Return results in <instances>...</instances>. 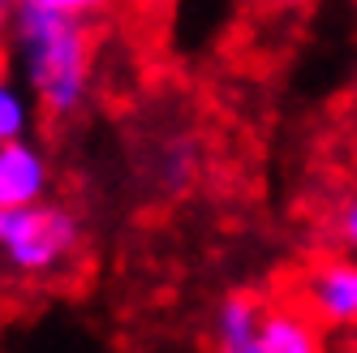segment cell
Instances as JSON below:
<instances>
[{"mask_svg": "<svg viewBox=\"0 0 357 353\" xmlns=\"http://www.w3.org/2000/svg\"><path fill=\"white\" fill-rule=\"evenodd\" d=\"M99 17L91 0H17L9 52L39 117L73 121L95 95Z\"/></svg>", "mask_w": 357, "mask_h": 353, "instance_id": "cell-1", "label": "cell"}, {"mask_svg": "<svg viewBox=\"0 0 357 353\" xmlns=\"http://www.w3.org/2000/svg\"><path fill=\"white\" fill-rule=\"evenodd\" d=\"M86 220L69 203H39L26 211H0V285L39 289L78 267Z\"/></svg>", "mask_w": 357, "mask_h": 353, "instance_id": "cell-2", "label": "cell"}, {"mask_svg": "<svg viewBox=\"0 0 357 353\" xmlns=\"http://www.w3.org/2000/svg\"><path fill=\"white\" fill-rule=\"evenodd\" d=\"M289 301L323 332H357V255L323 250L293 271Z\"/></svg>", "mask_w": 357, "mask_h": 353, "instance_id": "cell-3", "label": "cell"}, {"mask_svg": "<svg viewBox=\"0 0 357 353\" xmlns=\"http://www.w3.org/2000/svg\"><path fill=\"white\" fill-rule=\"evenodd\" d=\"M52 203V156L35 142H5L0 147V211H26Z\"/></svg>", "mask_w": 357, "mask_h": 353, "instance_id": "cell-4", "label": "cell"}, {"mask_svg": "<svg viewBox=\"0 0 357 353\" xmlns=\"http://www.w3.org/2000/svg\"><path fill=\"white\" fill-rule=\"evenodd\" d=\"M224 353H331V345L323 327L314 319H305L289 297H271L259 332H250L241 345Z\"/></svg>", "mask_w": 357, "mask_h": 353, "instance_id": "cell-5", "label": "cell"}, {"mask_svg": "<svg viewBox=\"0 0 357 353\" xmlns=\"http://www.w3.org/2000/svg\"><path fill=\"white\" fill-rule=\"evenodd\" d=\"M35 117H39V108H35L31 91L22 87L17 73H9L5 57H0V147H5V142H22V138H31Z\"/></svg>", "mask_w": 357, "mask_h": 353, "instance_id": "cell-6", "label": "cell"}, {"mask_svg": "<svg viewBox=\"0 0 357 353\" xmlns=\"http://www.w3.org/2000/svg\"><path fill=\"white\" fill-rule=\"evenodd\" d=\"M331 237H336V250L357 255V194L336 203V211H331Z\"/></svg>", "mask_w": 357, "mask_h": 353, "instance_id": "cell-7", "label": "cell"}, {"mask_svg": "<svg viewBox=\"0 0 357 353\" xmlns=\"http://www.w3.org/2000/svg\"><path fill=\"white\" fill-rule=\"evenodd\" d=\"M9 31H13V5L0 0V47H9Z\"/></svg>", "mask_w": 357, "mask_h": 353, "instance_id": "cell-8", "label": "cell"}]
</instances>
